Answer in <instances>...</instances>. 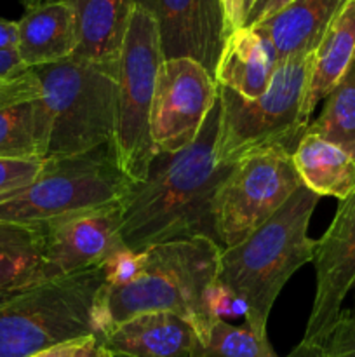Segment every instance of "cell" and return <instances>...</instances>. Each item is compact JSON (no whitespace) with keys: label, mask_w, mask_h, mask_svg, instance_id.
<instances>
[{"label":"cell","mask_w":355,"mask_h":357,"mask_svg":"<svg viewBox=\"0 0 355 357\" xmlns=\"http://www.w3.org/2000/svg\"><path fill=\"white\" fill-rule=\"evenodd\" d=\"M218 128L216 100L195 142L178 152L157 153L146 176L131 185L120 202L122 239L129 250L194 237L218 243L214 197L233 167L216 157Z\"/></svg>","instance_id":"1"},{"label":"cell","mask_w":355,"mask_h":357,"mask_svg":"<svg viewBox=\"0 0 355 357\" xmlns=\"http://www.w3.org/2000/svg\"><path fill=\"white\" fill-rule=\"evenodd\" d=\"M221 250L207 237L146 248L145 268L136 281L120 288L103 282L97 291L93 309L97 337L129 317L166 310L190 319L204 344L211 323L202 310V298L218 279Z\"/></svg>","instance_id":"2"},{"label":"cell","mask_w":355,"mask_h":357,"mask_svg":"<svg viewBox=\"0 0 355 357\" xmlns=\"http://www.w3.org/2000/svg\"><path fill=\"white\" fill-rule=\"evenodd\" d=\"M319 199L301 185L260 229L221 250L218 281L247 303L244 321L260 337H267L268 316L285 282L313 261L317 241L308 237V225Z\"/></svg>","instance_id":"3"},{"label":"cell","mask_w":355,"mask_h":357,"mask_svg":"<svg viewBox=\"0 0 355 357\" xmlns=\"http://www.w3.org/2000/svg\"><path fill=\"white\" fill-rule=\"evenodd\" d=\"M312 66L313 54L281 61L267 93L254 100L218 84L216 157L219 162L235 164L265 150L294 153L310 126L303 117V100Z\"/></svg>","instance_id":"4"},{"label":"cell","mask_w":355,"mask_h":357,"mask_svg":"<svg viewBox=\"0 0 355 357\" xmlns=\"http://www.w3.org/2000/svg\"><path fill=\"white\" fill-rule=\"evenodd\" d=\"M103 282L101 265L0 296V357H28L97 337L93 309Z\"/></svg>","instance_id":"5"},{"label":"cell","mask_w":355,"mask_h":357,"mask_svg":"<svg viewBox=\"0 0 355 357\" xmlns=\"http://www.w3.org/2000/svg\"><path fill=\"white\" fill-rule=\"evenodd\" d=\"M42 87L47 117V157L75 155L111 143L117 75L79 58L31 68Z\"/></svg>","instance_id":"6"},{"label":"cell","mask_w":355,"mask_h":357,"mask_svg":"<svg viewBox=\"0 0 355 357\" xmlns=\"http://www.w3.org/2000/svg\"><path fill=\"white\" fill-rule=\"evenodd\" d=\"M132 183L118 167L111 143L86 153L47 157L26 188L0 202V222L44 225L73 213L118 204Z\"/></svg>","instance_id":"7"},{"label":"cell","mask_w":355,"mask_h":357,"mask_svg":"<svg viewBox=\"0 0 355 357\" xmlns=\"http://www.w3.org/2000/svg\"><path fill=\"white\" fill-rule=\"evenodd\" d=\"M164 61L159 24L150 9L134 2L120 51L117 108L111 146L122 173L131 181L146 176L157 155L150 132L153 93Z\"/></svg>","instance_id":"8"},{"label":"cell","mask_w":355,"mask_h":357,"mask_svg":"<svg viewBox=\"0 0 355 357\" xmlns=\"http://www.w3.org/2000/svg\"><path fill=\"white\" fill-rule=\"evenodd\" d=\"M303 185L284 150L251 153L233 164L214 197L218 244L232 248L271 218Z\"/></svg>","instance_id":"9"},{"label":"cell","mask_w":355,"mask_h":357,"mask_svg":"<svg viewBox=\"0 0 355 357\" xmlns=\"http://www.w3.org/2000/svg\"><path fill=\"white\" fill-rule=\"evenodd\" d=\"M218 100L214 77L195 59H164L153 93L150 132L157 153H173L195 142Z\"/></svg>","instance_id":"10"},{"label":"cell","mask_w":355,"mask_h":357,"mask_svg":"<svg viewBox=\"0 0 355 357\" xmlns=\"http://www.w3.org/2000/svg\"><path fill=\"white\" fill-rule=\"evenodd\" d=\"M124 248L127 246L122 239L120 202L45 223L42 281L101 267L111 255Z\"/></svg>","instance_id":"11"},{"label":"cell","mask_w":355,"mask_h":357,"mask_svg":"<svg viewBox=\"0 0 355 357\" xmlns=\"http://www.w3.org/2000/svg\"><path fill=\"white\" fill-rule=\"evenodd\" d=\"M315 298L306 324L305 344H319L340 319L343 302L355 282V192L340 201L329 229L317 241L313 257Z\"/></svg>","instance_id":"12"},{"label":"cell","mask_w":355,"mask_h":357,"mask_svg":"<svg viewBox=\"0 0 355 357\" xmlns=\"http://www.w3.org/2000/svg\"><path fill=\"white\" fill-rule=\"evenodd\" d=\"M159 24L164 59L190 58L212 77L226 42L221 0H136Z\"/></svg>","instance_id":"13"},{"label":"cell","mask_w":355,"mask_h":357,"mask_svg":"<svg viewBox=\"0 0 355 357\" xmlns=\"http://www.w3.org/2000/svg\"><path fill=\"white\" fill-rule=\"evenodd\" d=\"M96 338L104 352L125 357H204L194 323L166 310L129 317Z\"/></svg>","instance_id":"14"},{"label":"cell","mask_w":355,"mask_h":357,"mask_svg":"<svg viewBox=\"0 0 355 357\" xmlns=\"http://www.w3.org/2000/svg\"><path fill=\"white\" fill-rule=\"evenodd\" d=\"M33 70L0 79V159L44 160L47 117Z\"/></svg>","instance_id":"15"},{"label":"cell","mask_w":355,"mask_h":357,"mask_svg":"<svg viewBox=\"0 0 355 357\" xmlns=\"http://www.w3.org/2000/svg\"><path fill=\"white\" fill-rule=\"evenodd\" d=\"M348 0H292L281 13L253 28L277 61L313 54Z\"/></svg>","instance_id":"16"},{"label":"cell","mask_w":355,"mask_h":357,"mask_svg":"<svg viewBox=\"0 0 355 357\" xmlns=\"http://www.w3.org/2000/svg\"><path fill=\"white\" fill-rule=\"evenodd\" d=\"M77 20L66 0H45L17 21V56L26 68L51 65L75 54Z\"/></svg>","instance_id":"17"},{"label":"cell","mask_w":355,"mask_h":357,"mask_svg":"<svg viewBox=\"0 0 355 357\" xmlns=\"http://www.w3.org/2000/svg\"><path fill=\"white\" fill-rule=\"evenodd\" d=\"M77 20L73 58L96 63L118 75L122 44L136 0H66Z\"/></svg>","instance_id":"18"},{"label":"cell","mask_w":355,"mask_h":357,"mask_svg":"<svg viewBox=\"0 0 355 357\" xmlns=\"http://www.w3.org/2000/svg\"><path fill=\"white\" fill-rule=\"evenodd\" d=\"M277 66V58L267 42L253 28L242 26L226 37L214 80L240 96L254 100L267 93Z\"/></svg>","instance_id":"19"},{"label":"cell","mask_w":355,"mask_h":357,"mask_svg":"<svg viewBox=\"0 0 355 357\" xmlns=\"http://www.w3.org/2000/svg\"><path fill=\"white\" fill-rule=\"evenodd\" d=\"M355 63V0H348L340 10L322 42L313 52V66L303 100V117L310 115L317 105L347 75Z\"/></svg>","instance_id":"20"},{"label":"cell","mask_w":355,"mask_h":357,"mask_svg":"<svg viewBox=\"0 0 355 357\" xmlns=\"http://www.w3.org/2000/svg\"><path fill=\"white\" fill-rule=\"evenodd\" d=\"M292 164L303 185L319 197L345 201L355 192L354 157L312 132L303 135L292 153Z\"/></svg>","instance_id":"21"},{"label":"cell","mask_w":355,"mask_h":357,"mask_svg":"<svg viewBox=\"0 0 355 357\" xmlns=\"http://www.w3.org/2000/svg\"><path fill=\"white\" fill-rule=\"evenodd\" d=\"M45 223L0 222V296L42 281Z\"/></svg>","instance_id":"22"},{"label":"cell","mask_w":355,"mask_h":357,"mask_svg":"<svg viewBox=\"0 0 355 357\" xmlns=\"http://www.w3.org/2000/svg\"><path fill=\"white\" fill-rule=\"evenodd\" d=\"M306 132L340 146L355 159V63L327 94L322 112Z\"/></svg>","instance_id":"23"},{"label":"cell","mask_w":355,"mask_h":357,"mask_svg":"<svg viewBox=\"0 0 355 357\" xmlns=\"http://www.w3.org/2000/svg\"><path fill=\"white\" fill-rule=\"evenodd\" d=\"M204 357H277L268 337L254 333L247 323L233 326L214 321L204 338Z\"/></svg>","instance_id":"24"},{"label":"cell","mask_w":355,"mask_h":357,"mask_svg":"<svg viewBox=\"0 0 355 357\" xmlns=\"http://www.w3.org/2000/svg\"><path fill=\"white\" fill-rule=\"evenodd\" d=\"M202 310H204L205 319L212 324L218 319L226 321L232 319V317H244L246 319L249 307L240 296H237L232 289L226 288L223 282L216 279L205 289L204 298H202Z\"/></svg>","instance_id":"25"},{"label":"cell","mask_w":355,"mask_h":357,"mask_svg":"<svg viewBox=\"0 0 355 357\" xmlns=\"http://www.w3.org/2000/svg\"><path fill=\"white\" fill-rule=\"evenodd\" d=\"M145 251H132L129 248L117 251L103 264L104 284L110 286V288L131 284L145 268Z\"/></svg>","instance_id":"26"},{"label":"cell","mask_w":355,"mask_h":357,"mask_svg":"<svg viewBox=\"0 0 355 357\" xmlns=\"http://www.w3.org/2000/svg\"><path fill=\"white\" fill-rule=\"evenodd\" d=\"M44 160L0 159V202L14 197L38 176Z\"/></svg>","instance_id":"27"},{"label":"cell","mask_w":355,"mask_h":357,"mask_svg":"<svg viewBox=\"0 0 355 357\" xmlns=\"http://www.w3.org/2000/svg\"><path fill=\"white\" fill-rule=\"evenodd\" d=\"M292 0H258L254 7L251 9L249 16L246 17V24L244 26H254V24L261 23V21L268 20V17L275 16L281 13L285 6H289Z\"/></svg>","instance_id":"28"},{"label":"cell","mask_w":355,"mask_h":357,"mask_svg":"<svg viewBox=\"0 0 355 357\" xmlns=\"http://www.w3.org/2000/svg\"><path fill=\"white\" fill-rule=\"evenodd\" d=\"M221 7L223 16H225L226 37H228L246 23V7H244V0H221Z\"/></svg>","instance_id":"29"},{"label":"cell","mask_w":355,"mask_h":357,"mask_svg":"<svg viewBox=\"0 0 355 357\" xmlns=\"http://www.w3.org/2000/svg\"><path fill=\"white\" fill-rule=\"evenodd\" d=\"M90 337L86 338H79V340H72V342H65V344L54 345V347H49L45 351L37 352V354H31L28 357H73L80 349L86 345V342L89 340Z\"/></svg>","instance_id":"30"},{"label":"cell","mask_w":355,"mask_h":357,"mask_svg":"<svg viewBox=\"0 0 355 357\" xmlns=\"http://www.w3.org/2000/svg\"><path fill=\"white\" fill-rule=\"evenodd\" d=\"M17 49V21L0 17V51Z\"/></svg>","instance_id":"31"},{"label":"cell","mask_w":355,"mask_h":357,"mask_svg":"<svg viewBox=\"0 0 355 357\" xmlns=\"http://www.w3.org/2000/svg\"><path fill=\"white\" fill-rule=\"evenodd\" d=\"M97 351H100V344H97V338L96 337H90L89 340L86 342L82 349L77 352L73 357H97Z\"/></svg>","instance_id":"32"},{"label":"cell","mask_w":355,"mask_h":357,"mask_svg":"<svg viewBox=\"0 0 355 357\" xmlns=\"http://www.w3.org/2000/svg\"><path fill=\"white\" fill-rule=\"evenodd\" d=\"M345 319H347L348 330H350V335H352V338H354V342H355V317L352 316V314H350V310H345Z\"/></svg>","instance_id":"33"},{"label":"cell","mask_w":355,"mask_h":357,"mask_svg":"<svg viewBox=\"0 0 355 357\" xmlns=\"http://www.w3.org/2000/svg\"><path fill=\"white\" fill-rule=\"evenodd\" d=\"M19 2L23 3V6H24V9H30V7L37 6V3H40V2H45V0H19Z\"/></svg>","instance_id":"34"},{"label":"cell","mask_w":355,"mask_h":357,"mask_svg":"<svg viewBox=\"0 0 355 357\" xmlns=\"http://www.w3.org/2000/svg\"><path fill=\"white\" fill-rule=\"evenodd\" d=\"M258 0H244V7H246V17L249 16V13H251V9H253L254 7V3H256ZM246 24V23H244Z\"/></svg>","instance_id":"35"},{"label":"cell","mask_w":355,"mask_h":357,"mask_svg":"<svg viewBox=\"0 0 355 357\" xmlns=\"http://www.w3.org/2000/svg\"><path fill=\"white\" fill-rule=\"evenodd\" d=\"M97 357H125V356H118V354H110V352H104L103 349L100 347V351H97Z\"/></svg>","instance_id":"36"},{"label":"cell","mask_w":355,"mask_h":357,"mask_svg":"<svg viewBox=\"0 0 355 357\" xmlns=\"http://www.w3.org/2000/svg\"><path fill=\"white\" fill-rule=\"evenodd\" d=\"M352 289H355V282H354V288H352ZM350 314L355 317V310H354V312H350Z\"/></svg>","instance_id":"37"}]
</instances>
